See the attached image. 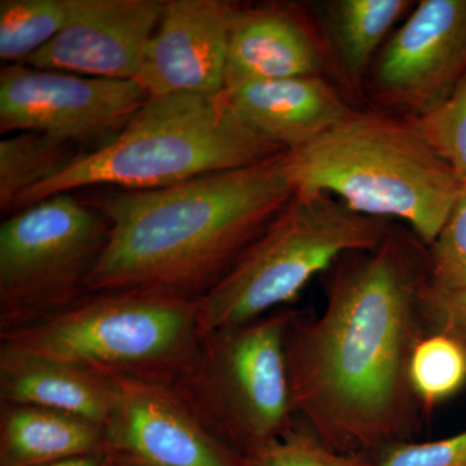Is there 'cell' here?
<instances>
[{
  "instance_id": "1",
  "label": "cell",
  "mask_w": 466,
  "mask_h": 466,
  "mask_svg": "<svg viewBox=\"0 0 466 466\" xmlns=\"http://www.w3.org/2000/svg\"><path fill=\"white\" fill-rule=\"evenodd\" d=\"M424 284L389 233L337 275L320 317L293 314L285 336L291 406L325 446L354 453L400 433Z\"/></svg>"
},
{
  "instance_id": "2",
  "label": "cell",
  "mask_w": 466,
  "mask_h": 466,
  "mask_svg": "<svg viewBox=\"0 0 466 466\" xmlns=\"http://www.w3.org/2000/svg\"><path fill=\"white\" fill-rule=\"evenodd\" d=\"M284 155L167 188L81 193L110 223L88 291L200 300L289 204Z\"/></svg>"
},
{
  "instance_id": "3",
  "label": "cell",
  "mask_w": 466,
  "mask_h": 466,
  "mask_svg": "<svg viewBox=\"0 0 466 466\" xmlns=\"http://www.w3.org/2000/svg\"><path fill=\"white\" fill-rule=\"evenodd\" d=\"M294 193L332 196L361 216L395 218L431 245L462 183L408 118L359 112L285 152Z\"/></svg>"
},
{
  "instance_id": "4",
  "label": "cell",
  "mask_w": 466,
  "mask_h": 466,
  "mask_svg": "<svg viewBox=\"0 0 466 466\" xmlns=\"http://www.w3.org/2000/svg\"><path fill=\"white\" fill-rule=\"evenodd\" d=\"M284 152L245 125L222 94L149 97L112 142L82 153L66 170L25 193L12 214L61 193L100 187L167 188L263 164Z\"/></svg>"
},
{
  "instance_id": "5",
  "label": "cell",
  "mask_w": 466,
  "mask_h": 466,
  "mask_svg": "<svg viewBox=\"0 0 466 466\" xmlns=\"http://www.w3.org/2000/svg\"><path fill=\"white\" fill-rule=\"evenodd\" d=\"M201 334L198 300L142 290L90 293L0 342L109 379L170 386L191 363Z\"/></svg>"
},
{
  "instance_id": "6",
  "label": "cell",
  "mask_w": 466,
  "mask_h": 466,
  "mask_svg": "<svg viewBox=\"0 0 466 466\" xmlns=\"http://www.w3.org/2000/svg\"><path fill=\"white\" fill-rule=\"evenodd\" d=\"M388 236L382 219L355 213L332 196L294 193L225 278L198 300L201 336L283 309L339 257L375 250Z\"/></svg>"
},
{
  "instance_id": "7",
  "label": "cell",
  "mask_w": 466,
  "mask_h": 466,
  "mask_svg": "<svg viewBox=\"0 0 466 466\" xmlns=\"http://www.w3.org/2000/svg\"><path fill=\"white\" fill-rule=\"evenodd\" d=\"M294 312L201 336L188 367L171 383L177 397L242 458L294 428L285 336Z\"/></svg>"
},
{
  "instance_id": "8",
  "label": "cell",
  "mask_w": 466,
  "mask_h": 466,
  "mask_svg": "<svg viewBox=\"0 0 466 466\" xmlns=\"http://www.w3.org/2000/svg\"><path fill=\"white\" fill-rule=\"evenodd\" d=\"M110 223L78 193H61L0 226V333L39 323L85 299Z\"/></svg>"
},
{
  "instance_id": "9",
  "label": "cell",
  "mask_w": 466,
  "mask_h": 466,
  "mask_svg": "<svg viewBox=\"0 0 466 466\" xmlns=\"http://www.w3.org/2000/svg\"><path fill=\"white\" fill-rule=\"evenodd\" d=\"M148 99L131 79L5 66L0 131L47 135L92 152L112 142Z\"/></svg>"
},
{
  "instance_id": "10",
  "label": "cell",
  "mask_w": 466,
  "mask_h": 466,
  "mask_svg": "<svg viewBox=\"0 0 466 466\" xmlns=\"http://www.w3.org/2000/svg\"><path fill=\"white\" fill-rule=\"evenodd\" d=\"M466 75V0H422L386 41L367 81L383 106L422 115Z\"/></svg>"
},
{
  "instance_id": "11",
  "label": "cell",
  "mask_w": 466,
  "mask_h": 466,
  "mask_svg": "<svg viewBox=\"0 0 466 466\" xmlns=\"http://www.w3.org/2000/svg\"><path fill=\"white\" fill-rule=\"evenodd\" d=\"M116 380L118 400L106 428L108 453L142 466H247L170 386Z\"/></svg>"
},
{
  "instance_id": "12",
  "label": "cell",
  "mask_w": 466,
  "mask_h": 466,
  "mask_svg": "<svg viewBox=\"0 0 466 466\" xmlns=\"http://www.w3.org/2000/svg\"><path fill=\"white\" fill-rule=\"evenodd\" d=\"M236 5L226 0H168L134 81L149 97L222 94Z\"/></svg>"
},
{
  "instance_id": "13",
  "label": "cell",
  "mask_w": 466,
  "mask_h": 466,
  "mask_svg": "<svg viewBox=\"0 0 466 466\" xmlns=\"http://www.w3.org/2000/svg\"><path fill=\"white\" fill-rule=\"evenodd\" d=\"M165 3L70 0L66 26L23 66L134 81Z\"/></svg>"
},
{
  "instance_id": "14",
  "label": "cell",
  "mask_w": 466,
  "mask_h": 466,
  "mask_svg": "<svg viewBox=\"0 0 466 466\" xmlns=\"http://www.w3.org/2000/svg\"><path fill=\"white\" fill-rule=\"evenodd\" d=\"M329 55L318 21L291 3L236 5L225 90L293 76H325Z\"/></svg>"
},
{
  "instance_id": "15",
  "label": "cell",
  "mask_w": 466,
  "mask_h": 466,
  "mask_svg": "<svg viewBox=\"0 0 466 466\" xmlns=\"http://www.w3.org/2000/svg\"><path fill=\"white\" fill-rule=\"evenodd\" d=\"M222 95L245 125L287 152L315 142L351 110L342 92L320 76L256 82Z\"/></svg>"
},
{
  "instance_id": "16",
  "label": "cell",
  "mask_w": 466,
  "mask_h": 466,
  "mask_svg": "<svg viewBox=\"0 0 466 466\" xmlns=\"http://www.w3.org/2000/svg\"><path fill=\"white\" fill-rule=\"evenodd\" d=\"M116 380L0 342V401L47 408L106 428Z\"/></svg>"
},
{
  "instance_id": "17",
  "label": "cell",
  "mask_w": 466,
  "mask_h": 466,
  "mask_svg": "<svg viewBox=\"0 0 466 466\" xmlns=\"http://www.w3.org/2000/svg\"><path fill=\"white\" fill-rule=\"evenodd\" d=\"M106 452L104 426L47 408L0 401V466H45Z\"/></svg>"
},
{
  "instance_id": "18",
  "label": "cell",
  "mask_w": 466,
  "mask_h": 466,
  "mask_svg": "<svg viewBox=\"0 0 466 466\" xmlns=\"http://www.w3.org/2000/svg\"><path fill=\"white\" fill-rule=\"evenodd\" d=\"M410 9L408 0H334L321 7L319 29L345 91L361 90L389 33Z\"/></svg>"
},
{
  "instance_id": "19",
  "label": "cell",
  "mask_w": 466,
  "mask_h": 466,
  "mask_svg": "<svg viewBox=\"0 0 466 466\" xmlns=\"http://www.w3.org/2000/svg\"><path fill=\"white\" fill-rule=\"evenodd\" d=\"M79 148L47 135L16 133L0 142V211L8 217L17 201L66 170Z\"/></svg>"
},
{
  "instance_id": "20",
  "label": "cell",
  "mask_w": 466,
  "mask_h": 466,
  "mask_svg": "<svg viewBox=\"0 0 466 466\" xmlns=\"http://www.w3.org/2000/svg\"><path fill=\"white\" fill-rule=\"evenodd\" d=\"M70 0H2L0 60L23 66L66 26Z\"/></svg>"
},
{
  "instance_id": "21",
  "label": "cell",
  "mask_w": 466,
  "mask_h": 466,
  "mask_svg": "<svg viewBox=\"0 0 466 466\" xmlns=\"http://www.w3.org/2000/svg\"><path fill=\"white\" fill-rule=\"evenodd\" d=\"M408 379L412 391L428 406L447 400L466 381V351L444 333L420 339L410 352Z\"/></svg>"
},
{
  "instance_id": "22",
  "label": "cell",
  "mask_w": 466,
  "mask_h": 466,
  "mask_svg": "<svg viewBox=\"0 0 466 466\" xmlns=\"http://www.w3.org/2000/svg\"><path fill=\"white\" fill-rule=\"evenodd\" d=\"M408 119L466 184V75L441 103Z\"/></svg>"
},
{
  "instance_id": "23",
  "label": "cell",
  "mask_w": 466,
  "mask_h": 466,
  "mask_svg": "<svg viewBox=\"0 0 466 466\" xmlns=\"http://www.w3.org/2000/svg\"><path fill=\"white\" fill-rule=\"evenodd\" d=\"M428 285L438 290H466V184L431 244Z\"/></svg>"
},
{
  "instance_id": "24",
  "label": "cell",
  "mask_w": 466,
  "mask_h": 466,
  "mask_svg": "<svg viewBox=\"0 0 466 466\" xmlns=\"http://www.w3.org/2000/svg\"><path fill=\"white\" fill-rule=\"evenodd\" d=\"M244 459L247 466H370L357 453L339 452L296 428Z\"/></svg>"
},
{
  "instance_id": "25",
  "label": "cell",
  "mask_w": 466,
  "mask_h": 466,
  "mask_svg": "<svg viewBox=\"0 0 466 466\" xmlns=\"http://www.w3.org/2000/svg\"><path fill=\"white\" fill-rule=\"evenodd\" d=\"M377 466H466V431L441 441L397 444Z\"/></svg>"
},
{
  "instance_id": "26",
  "label": "cell",
  "mask_w": 466,
  "mask_h": 466,
  "mask_svg": "<svg viewBox=\"0 0 466 466\" xmlns=\"http://www.w3.org/2000/svg\"><path fill=\"white\" fill-rule=\"evenodd\" d=\"M420 306L440 328L438 332L447 334L458 341L466 351V290L444 291L422 287Z\"/></svg>"
},
{
  "instance_id": "27",
  "label": "cell",
  "mask_w": 466,
  "mask_h": 466,
  "mask_svg": "<svg viewBox=\"0 0 466 466\" xmlns=\"http://www.w3.org/2000/svg\"><path fill=\"white\" fill-rule=\"evenodd\" d=\"M45 466H109V453L82 456V458L66 460V461L55 462V464Z\"/></svg>"
},
{
  "instance_id": "28",
  "label": "cell",
  "mask_w": 466,
  "mask_h": 466,
  "mask_svg": "<svg viewBox=\"0 0 466 466\" xmlns=\"http://www.w3.org/2000/svg\"><path fill=\"white\" fill-rule=\"evenodd\" d=\"M109 466H142L137 464V462L131 461V460L122 458V456L113 455L109 453Z\"/></svg>"
}]
</instances>
